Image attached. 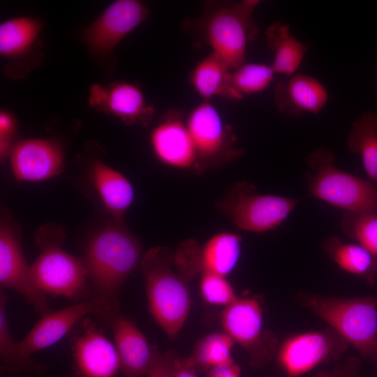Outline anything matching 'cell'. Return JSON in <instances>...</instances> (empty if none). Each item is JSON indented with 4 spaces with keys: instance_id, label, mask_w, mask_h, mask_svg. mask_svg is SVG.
Masks as SVG:
<instances>
[{
    "instance_id": "obj_21",
    "label": "cell",
    "mask_w": 377,
    "mask_h": 377,
    "mask_svg": "<svg viewBox=\"0 0 377 377\" xmlns=\"http://www.w3.org/2000/svg\"><path fill=\"white\" fill-rule=\"evenodd\" d=\"M231 72L221 58L211 52L194 66L189 82L203 101H209L214 97L240 100L243 97L231 84Z\"/></svg>"
},
{
    "instance_id": "obj_22",
    "label": "cell",
    "mask_w": 377,
    "mask_h": 377,
    "mask_svg": "<svg viewBox=\"0 0 377 377\" xmlns=\"http://www.w3.org/2000/svg\"><path fill=\"white\" fill-rule=\"evenodd\" d=\"M90 175L104 206L114 220L123 221L124 214L134 198L130 182L119 172L99 161L92 164Z\"/></svg>"
},
{
    "instance_id": "obj_24",
    "label": "cell",
    "mask_w": 377,
    "mask_h": 377,
    "mask_svg": "<svg viewBox=\"0 0 377 377\" xmlns=\"http://www.w3.org/2000/svg\"><path fill=\"white\" fill-rule=\"evenodd\" d=\"M42 30V23L30 17H19L4 21L0 25V54L14 60L31 52Z\"/></svg>"
},
{
    "instance_id": "obj_3",
    "label": "cell",
    "mask_w": 377,
    "mask_h": 377,
    "mask_svg": "<svg viewBox=\"0 0 377 377\" xmlns=\"http://www.w3.org/2000/svg\"><path fill=\"white\" fill-rule=\"evenodd\" d=\"M146 281L150 313L170 339L184 325L191 304L186 280L173 269L174 254L166 247L147 251L140 262Z\"/></svg>"
},
{
    "instance_id": "obj_1",
    "label": "cell",
    "mask_w": 377,
    "mask_h": 377,
    "mask_svg": "<svg viewBox=\"0 0 377 377\" xmlns=\"http://www.w3.org/2000/svg\"><path fill=\"white\" fill-rule=\"evenodd\" d=\"M138 238L124 225L113 221L89 241L84 263L91 290V300L97 307L98 318L105 323L120 311L119 295L127 276L140 262Z\"/></svg>"
},
{
    "instance_id": "obj_11",
    "label": "cell",
    "mask_w": 377,
    "mask_h": 377,
    "mask_svg": "<svg viewBox=\"0 0 377 377\" xmlns=\"http://www.w3.org/2000/svg\"><path fill=\"white\" fill-rule=\"evenodd\" d=\"M348 343L332 328L293 335L280 346L277 361L288 377L302 375L320 364L337 360Z\"/></svg>"
},
{
    "instance_id": "obj_17",
    "label": "cell",
    "mask_w": 377,
    "mask_h": 377,
    "mask_svg": "<svg viewBox=\"0 0 377 377\" xmlns=\"http://www.w3.org/2000/svg\"><path fill=\"white\" fill-rule=\"evenodd\" d=\"M87 314H93L97 318L99 315L97 307L91 300L45 313L27 336L16 342L19 353L24 359L32 360L34 353L60 341Z\"/></svg>"
},
{
    "instance_id": "obj_36",
    "label": "cell",
    "mask_w": 377,
    "mask_h": 377,
    "mask_svg": "<svg viewBox=\"0 0 377 377\" xmlns=\"http://www.w3.org/2000/svg\"><path fill=\"white\" fill-rule=\"evenodd\" d=\"M360 362L356 358H351L346 364L336 368L332 371V377H358L357 370Z\"/></svg>"
},
{
    "instance_id": "obj_35",
    "label": "cell",
    "mask_w": 377,
    "mask_h": 377,
    "mask_svg": "<svg viewBox=\"0 0 377 377\" xmlns=\"http://www.w3.org/2000/svg\"><path fill=\"white\" fill-rule=\"evenodd\" d=\"M240 371L239 366L234 362L210 369L205 377H240Z\"/></svg>"
},
{
    "instance_id": "obj_27",
    "label": "cell",
    "mask_w": 377,
    "mask_h": 377,
    "mask_svg": "<svg viewBox=\"0 0 377 377\" xmlns=\"http://www.w3.org/2000/svg\"><path fill=\"white\" fill-rule=\"evenodd\" d=\"M6 293L0 290V364L3 371L12 374H42L46 369L43 363L22 357L16 348L6 316Z\"/></svg>"
},
{
    "instance_id": "obj_20",
    "label": "cell",
    "mask_w": 377,
    "mask_h": 377,
    "mask_svg": "<svg viewBox=\"0 0 377 377\" xmlns=\"http://www.w3.org/2000/svg\"><path fill=\"white\" fill-rule=\"evenodd\" d=\"M274 102L284 115L298 117L304 113H318L325 105L328 93L315 77L296 74L279 82L274 89Z\"/></svg>"
},
{
    "instance_id": "obj_28",
    "label": "cell",
    "mask_w": 377,
    "mask_h": 377,
    "mask_svg": "<svg viewBox=\"0 0 377 377\" xmlns=\"http://www.w3.org/2000/svg\"><path fill=\"white\" fill-rule=\"evenodd\" d=\"M233 339L226 332H214L201 339L189 359L197 371L207 372L219 366L234 363L231 355Z\"/></svg>"
},
{
    "instance_id": "obj_5",
    "label": "cell",
    "mask_w": 377,
    "mask_h": 377,
    "mask_svg": "<svg viewBox=\"0 0 377 377\" xmlns=\"http://www.w3.org/2000/svg\"><path fill=\"white\" fill-rule=\"evenodd\" d=\"M314 174L309 179L311 195L355 214H377V186L337 168L332 152L315 149L308 158Z\"/></svg>"
},
{
    "instance_id": "obj_10",
    "label": "cell",
    "mask_w": 377,
    "mask_h": 377,
    "mask_svg": "<svg viewBox=\"0 0 377 377\" xmlns=\"http://www.w3.org/2000/svg\"><path fill=\"white\" fill-rule=\"evenodd\" d=\"M73 356L71 377H114L120 369L115 346L90 318L82 319L68 334Z\"/></svg>"
},
{
    "instance_id": "obj_32",
    "label": "cell",
    "mask_w": 377,
    "mask_h": 377,
    "mask_svg": "<svg viewBox=\"0 0 377 377\" xmlns=\"http://www.w3.org/2000/svg\"><path fill=\"white\" fill-rule=\"evenodd\" d=\"M15 128V121L13 117L6 111L0 114V154L1 159L10 153L12 135Z\"/></svg>"
},
{
    "instance_id": "obj_12",
    "label": "cell",
    "mask_w": 377,
    "mask_h": 377,
    "mask_svg": "<svg viewBox=\"0 0 377 377\" xmlns=\"http://www.w3.org/2000/svg\"><path fill=\"white\" fill-rule=\"evenodd\" d=\"M241 242L238 235L228 232L214 235L202 246L193 239L186 240L174 255L176 269L186 281L203 272L226 276L238 262Z\"/></svg>"
},
{
    "instance_id": "obj_37",
    "label": "cell",
    "mask_w": 377,
    "mask_h": 377,
    "mask_svg": "<svg viewBox=\"0 0 377 377\" xmlns=\"http://www.w3.org/2000/svg\"><path fill=\"white\" fill-rule=\"evenodd\" d=\"M313 377H332V371L322 370Z\"/></svg>"
},
{
    "instance_id": "obj_13",
    "label": "cell",
    "mask_w": 377,
    "mask_h": 377,
    "mask_svg": "<svg viewBox=\"0 0 377 377\" xmlns=\"http://www.w3.org/2000/svg\"><path fill=\"white\" fill-rule=\"evenodd\" d=\"M149 15V8L140 1H115L84 30L83 40L94 54L108 56Z\"/></svg>"
},
{
    "instance_id": "obj_25",
    "label": "cell",
    "mask_w": 377,
    "mask_h": 377,
    "mask_svg": "<svg viewBox=\"0 0 377 377\" xmlns=\"http://www.w3.org/2000/svg\"><path fill=\"white\" fill-rule=\"evenodd\" d=\"M350 150L361 156L369 177L377 183V113L364 111L352 124L347 138Z\"/></svg>"
},
{
    "instance_id": "obj_18",
    "label": "cell",
    "mask_w": 377,
    "mask_h": 377,
    "mask_svg": "<svg viewBox=\"0 0 377 377\" xmlns=\"http://www.w3.org/2000/svg\"><path fill=\"white\" fill-rule=\"evenodd\" d=\"M112 332L124 377L147 375L159 352L149 343L135 323L118 312L106 323Z\"/></svg>"
},
{
    "instance_id": "obj_4",
    "label": "cell",
    "mask_w": 377,
    "mask_h": 377,
    "mask_svg": "<svg viewBox=\"0 0 377 377\" xmlns=\"http://www.w3.org/2000/svg\"><path fill=\"white\" fill-rule=\"evenodd\" d=\"M304 306L350 343L360 354L377 362V299L302 295Z\"/></svg>"
},
{
    "instance_id": "obj_9",
    "label": "cell",
    "mask_w": 377,
    "mask_h": 377,
    "mask_svg": "<svg viewBox=\"0 0 377 377\" xmlns=\"http://www.w3.org/2000/svg\"><path fill=\"white\" fill-rule=\"evenodd\" d=\"M263 319L262 306L253 297H238L221 317L225 332L249 352V364L255 369L268 363L276 350L274 335L263 331Z\"/></svg>"
},
{
    "instance_id": "obj_34",
    "label": "cell",
    "mask_w": 377,
    "mask_h": 377,
    "mask_svg": "<svg viewBox=\"0 0 377 377\" xmlns=\"http://www.w3.org/2000/svg\"><path fill=\"white\" fill-rule=\"evenodd\" d=\"M196 368L189 359L175 357L173 362V377H198Z\"/></svg>"
},
{
    "instance_id": "obj_23",
    "label": "cell",
    "mask_w": 377,
    "mask_h": 377,
    "mask_svg": "<svg viewBox=\"0 0 377 377\" xmlns=\"http://www.w3.org/2000/svg\"><path fill=\"white\" fill-rule=\"evenodd\" d=\"M265 36L267 45L273 53L271 66L275 74L289 77L295 75L309 49L308 45L292 35L288 24L281 22L270 25Z\"/></svg>"
},
{
    "instance_id": "obj_26",
    "label": "cell",
    "mask_w": 377,
    "mask_h": 377,
    "mask_svg": "<svg viewBox=\"0 0 377 377\" xmlns=\"http://www.w3.org/2000/svg\"><path fill=\"white\" fill-rule=\"evenodd\" d=\"M326 245L342 269L364 278L369 284H374L377 279V256L360 244H343L335 238Z\"/></svg>"
},
{
    "instance_id": "obj_16",
    "label": "cell",
    "mask_w": 377,
    "mask_h": 377,
    "mask_svg": "<svg viewBox=\"0 0 377 377\" xmlns=\"http://www.w3.org/2000/svg\"><path fill=\"white\" fill-rule=\"evenodd\" d=\"M149 141L154 156L165 165L196 169V151L181 111L170 110L163 114L152 129Z\"/></svg>"
},
{
    "instance_id": "obj_2",
    "label": "cell",
    "mask_w": 377,
    "mask_h": 377,
    "mask_svg": "<svg viewBox=\"0 0 377 377\" xmlns=\"http://www.w3.org/2000/svg\"><path fill=\"white\" fill-rule=\"evenodd\" d=\"M259 3L258 0L206 1L202 15L188 25L232 71L245 63L247 45L258 36L253 13Z\"/></svg>"
},
{
    "instance_id": "obj_19",
    "label": "cell",
    "mask_w": 377,
    "mask_h": 377,
    "mask_svg": "<svg viewBox=\"0 0 377 377\" xmlns=\"http://www.w3.org/2000/svg\"><path fill=\"white\" fill-rule=\"evenodd\" d=\"M10 161L18 181L45 180L58 175L64 167L59 145L45 139H27L17 143L12 147Z\"/></svg>"
},
{
    "instance_id": "obj_14",
    "label": "cell",
    "mask_w": 377,
    "mask_h": 377,
    "mask_svg": "<svg viewBox=\"0 0 377 377\" xmlns=\"http://www.w3.org/2000/svg\"><path fill=\"white\" fill-rule=\"evenodd\" d=\"M0 286L1 289L8 288L20 293L41 316L51 311L47 295L34 282L20 235L3 221L0 227Z\"/></svg>"
},
{
    "instance_id": "obj_7",
    "label": "cell",
    "mask_w": 377,
    "mask_h": 377,
    "mask_svg": "<svg viewBox=\"0 0 377 377\" xmlns=\"http://www.w3.org/2000/svg\"><path fill=\"white\" fill-rule=\"evenodd\" d=\"M31 265L36 286L45 295L77 302L89 300L91 290L82 259L62 250L59 245L42 248Z\"/></svg>"
},
{
    "instance_id": "obj_6",
    "label": "cell",
    "mask_w": 377,
    "mask_h": 377,
    "mask_svg": "<svg viewBox=\"0 0 377 377\" xmlns=\"http://www.w3.org/2000/svg\"><path fill=\"white\" fill-rule=\"evenodd\" d=\"M255 191L256 187L248 182L237 183L216 207L239 229L261 232L280 225L300 200Z\"/></svg>"
},
{
    "instance_id": "obj_15",
    "label": "cell",
    "mask_w": 377,
    "mask_h": 377,
    "mask_svg": "<svg viewBox=\"0 0 377 377\" xmlns=\"http://www.w3.org/2000/svg\"><path fill=\"white\" fill-rule=\"evenodd\" d=\"M88 102L93 108L115 117L126 125L147 126L154 115V107L147 103L140 88L126 81L93 84Z\"/></svg>"
},
{
    "instance_id": "obj_30",
    "label": "cell",
    "mask_w": 377,
    "mask_h": 377,
    "mask_svg": "<svg viewBox=\"0 0 377 377\" xmlns=\"http://www.w3.org/2000/svg\"><path fill=\"white\" fill-rule=\"evenodd\" d=\"M341 226L348 236L377 256V214L346 212Z\"/></svg>"
},
{
    "instance_id": "obj_31",
    "label": "cell",
    "mask_w": 377,
    "mask_h": 377,
    "mask_svg": "<svg viewBox=\"0 0 377 377\" xmlns=\"http://www.w3.org/2000/svg\"><path fill=\"white\" fill-rule=\"evenodd\" d=\"M200 290L203 299L212 304L227 306L238 299L225 276L211 272L201 274Z\"/></svg>"
},
{
    "instance_id": "obj_29",
    "label": "cell",
    "mask_w": 377,
    "mask_h": 377,
    "mask_svg": "<svg viewBox=\"0 0 377 377\" xmlns=\"http://www.w3.org/2000/svg\"><path fill=\"white\" fill-rule=\"evenodd\" d=\"M275 73L271 65L244 63L231 72V84L244 98L245 95L260 93L274 80Z\"/></svg>"
},
{
    "instance_id": "obj_33",
    "label": "cell",
    "mask_w": 377,
    "mask_h": 377,
    "mask_svg": "<svg viewBox=\"0 0 377 377\" xmlns=\"http://www.w3.org/2000/svg\"><path fill=\"white\" fill-rule=\"evenodd\" d=\"M172 350L158 353L147 374L148 377H173V362L175 358Z\"/></svg>"
},
{
    "instance_id": "obj_8",
    "label": "cell",
    "mask_w": 377,
    "mask_h": 377,
    "mask_svg": "<svg viewBox=\"0 0 377 377\" xmlns=\"http://www.w3.org/2000/svg\"><path fill=\"white\" fill-rule=\"evenodd\" d=\"M186 121L196 151V170L202 171L242 154L243 149L236 146L232 128L224 122L209 101H202L193 108Z\"/></svg>"
}]
</instances>
